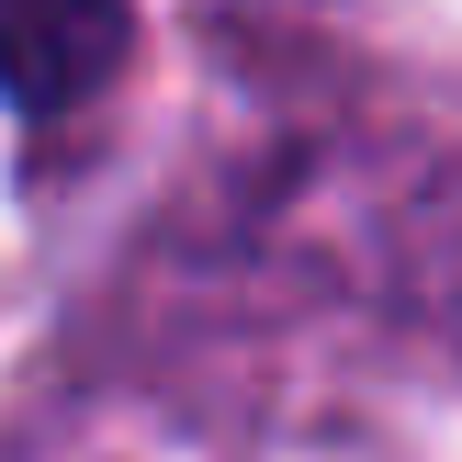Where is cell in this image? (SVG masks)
<instances>
[{
    "instance_id": "1",
    "label": "cell",
    "mask_w": 462,
    "mask_h": 462,
    "mask_svg": "<svg viewBox=\"0 0 462 462\" xmlns=\"http://www.w3.org/2000/svg\"><path fill=\"white\" fill-rule=\"evenodd\" d=\"M125 0H0V102L79 113L125 68Z\"/></svg>"
}]
</instances>
